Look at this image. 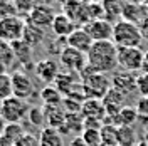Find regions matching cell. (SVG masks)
Returning a JSON list of instances; mask_svg holds the SVG:
<instances>
[{
  "instance_id": "cell-1",
  "label": "cell",
  "mask_w": 148,
  "mask_h": 146,
  "mask_svg": "<svg viewBox=\"0 0 148 146\" xmlns=\"http://www.w3.org/2000/svg\"><path fill=\"white\" fill-rule=\"evenodd\" d=\"M86 59H88V69L92 72H114L118 67V47L114 46L113 40L92 42L91 49L86 54Z\"/></svg>"
},
{
  "instance_id": "cell-2",
  "label": "cell",
  "mask_w": 148,
  "mask_h": 146,
  "mask_svg": "<svg viewBox=\"0 0 148 146\" xmlns=\"http://www.w3.org/2000/svg\"><path fill=\"white\" fill-rule=\"evenodd\" d=\"M81 86L86 99H103L106 96V92L111 89V79L106 74L92 72L88 67L81 72Z\"/></svg>"
},
{
  "instance_id": "cell-3",
  "label": "cell",
  "mask_w": 148,
  "mask_h": 146,
  "mask_svg": "<svg viewBox=\"0 0 148 146\" xmlns=\"http://www.w3.org/2000/svg\"><path fill=\"white\" fill-rule=\"evenodd\" d=\"M113 42L116 47H140L143 37L140 27L128 20H118L113 25Z\"/></svg>"
},
{
  "instance_id": "cell-4",
  "label": "cell",
  "mask_w": 148,
  "mask_h": 146,
  "mask_svg": "<svg viewBox=\"0 0 148 146\" xmlns=\"http://www.w3.org/2000/svg\"><path fill=\"white\" fill-rule=\"evenodd\" d=\"M29 111H30V106L27 101L12 96L9 99L2 101L0 118L7 121L9 124H20V121H24L29 116Z\"/></svg>"
},
{
  "instance_id": "cell-5",
  "label": "cell",
  "mask_w": 148,
  "mask_h": 146,
  "mask_svg": "<svg viewBox=\"0 0 148 146\" xmlns=\"http://www.w3.org/2000/svg\"><path fill=\"white\" fill-rule=\"evenodd\" d=\"M145 52L141 47H118V67L126 72H141Z\"/></svg>"
},
{
  "instance_id": "cell-6",
  "label": "cell",
  "mask_w": 148,
  "mask_h": 146,
  "mask_svg": "<svg viewBox=\"0 0 148 146\" xmlns=\"http://www.w3.org/2000/svg\"><path fill=\"white\" fill-rule=\"evenodd\" d=\"M25 24L27 22L17 17V15L0 17V40H5V42H10V44L22 40Z\"/></svg>"
},
{
  "instance_id": "cell-7",
  "label": "cell",
  "mask_w": 148,
  "mask_h": 146,
  "mask_svg": "<svg viewBox=\"0 0 148 146\" xmlns=\"http://www.w3.org/2000/svg\"><path fill=\"white\" fill-rule=\"evenodd\" d=\"M59 62L61 65L64 67L67 72H73V74H81L88 67V59H86V54L76 50L73 47L64 46V49L61 50L59 54Z\"/></svg>"
},
{
  "instance_id": "cell-8",
  "label": "cell",
  "mask_w": 148,
  "mask_h": 146,
  "mask_svg": "<svg viewBox=\"0 0 148 146\" xmlns=\"http://www.w3.org/2000/svg\"><path fill=\"white\" fill-rule=\"evenodd\" d=\"M113 25L114 24H111L106 18H96L83 27L89 34L92 42H99V40H113Z\"/></svg>"
},
{
  "instance_id": "cell-9",
  "label": "cell",
  "mask_w": 148,
  "mask_h": 146,
  "mask_svg": "<svg viewBox=\"0 0 148 146\" xmlns=\"http://www.w3.org/2000/svg\"><path fill=\"white\" fill-rule=\"evenodd\" d=\"M12 87H14V96L18 98V99L27 101L36 94L34 82L30 81V77L24 72H17L15 71L12 74Z\"/></svg>"
},
{
  "instance_id": "cell-10",
  "label": "cell",
  "mask_w": 148,
  "mask_h": 146,
  "mask_svg": "<svg viewBox=\"0 0 148 146\" xmlns=\"http://www.w3.org/2000/svg\"><path fill=\"white\" fill-rule=\"evenodd\" d=\"M54 9L51 5H39V7H34L29 14V22L36 27L46 29V27H52V22L56 18Z\"/></svg>"
},
{
  "instance_id": "cell-11",
  "label": "cell",
  "mask_w": 148,
  "mask_h": 146,
  "mask_svg": "<svg viewBox=\"0 0 148 146\" xmlns=\"http://www.w3.org/2000/svg\"><path fill=\"white\" fill-rule=\"evenodd\" d=\"M136 79H138V74L120 71V72L113 74V77H111V87H114L116 91H120L128 96V94L136 91Z\"/></svg>"
},
{
  "instance_id": "cell-12",
  "label": "cell",
  "mask_w": 148,
  "mask_h": 146,
  "mask_svg": "<svg viewBox=\"0 0 148 146\" xmlns=\"http://www.w3.org/2000/svg\"><path fill=\"white\" fill-rule=\"evenodd\" d=\"M101 101L104 109H106V116H114L126 106V94H123V92L116 91L114 87H111Z\"/></svg>"
},
{
  "instance_id": "cell-13",
  "label": "cell",
  "mask_w": 148,
  "mask_h": 146,
  "mask_svg": "<svg viewBox=\"0 0 148 146\" xmlns=\"http://www.w3.org/2000/svg\"><path fill=\"white\" fill-rule=\"evenodd\" d=\"M66 46L73 47V49L83 52V54H88V50L92 46V39L84 30V27H76L74 32H71V35L66 39Z\"/></svg>"
},
{
  "instance_id": "cell-14",
  "label": "cell",
  "mask_w": 148,
  "mask_h": 146,
  "mask_svg": "<svg viewBox=\"0 0 148 146\" xmlns=\"http://www.w3.org/2000/svg\"><path fill=\"white\" fill-rule=\"evenodd\" d=\"M34 71H36L37 77L42 82L52 84V82L56 81V77L59 76V65H57V62L52 61V59H40L36 64Z\"/></svg>"
},
{
  "instance_id": "cell-15",
  "label": "cell",
  "mask_w": 148,
  "mask_h": 146,
  "mask_svg": "<svg viewBox=\"0 0 148 146\" xmlns=\"http://www.w3.org/2000/svg\"><path fill=\"white\" fill-rule=\"evenodd\" d=\"M147 9L148 7H145L143 3H138V2H126L125 3V9H123L121 18L140 25L147 18Z\"/></svg>"
},
{
  "instance_id": "cell-16",
  "label": "cell",
  "mask_w": 148,
  "mask_h": 146,
  "mask_svg": "<svg viewBox=\"0 0 148 146\" xmlns=\"http://www.w3.org/2000/svg\"><path fill=\"white\" fill-rule=\"evenodd\" d=\"M81 116L84 119H99L104 121L106 118V109L103 106L101 99H86L81 106Z\"/></svg>"
},
{
  "instance_id": "cell-17",
  "label": "cell",
  "mask_w": 148,
  "mask_h": 146,
  "mask_svg": "<svg viewBox=\"0 0 148 146\" xmlns=\"http://www.w3.org/2000/svg\"><path fill=\"white\" fill-rule=\"evenodd\" d=\"M76 27L77 25L66 15L64 12L62 14H57L54 18V22H52V32L57 37H61V39H67V37L71 35V32H74Z\"/></svg>"
},
{
  "instance_id": "cell-18",
  "label": "cell",
  "mask_w": 148,
  "mask_h": 146,
  "mask_svg": "<svg viewBox=\"0 0 148 146\" xmlns=\"http://www.w3.org/2000/svg\"><path fill=\"white\" fill-rule=\"evenodd\" d=\"M12 49H14V54H15V61L22 67H30L32 65V47L29 46L27 42H24V40L12 42Z\"/></svg>"
},
{
  "instance_id": "cell-19",
  "label": "cell",
  "mask_w": 148,
  "mask_h": 146,
  "mask_svg": "<svg viewBox=\"0 0 148 146\" xmlns=\"http://www.w3.org/2000/svg\"><path fill=\"white\" fill-rule=\"evenodd\" d=\"M39 146H64L62 133L56 128H44L39 136Z\"/></svg>"
},
{
  "instance_id": "cell-20",
  "label": "cell",
  "mask_w": 148,
  "mask_h": 146,
  "mask_svg": "<svg viewBox=\"0 0 148 146\" xmlns=\"http://www.w3.org/2000/svg\"><path fill=\"white\" fill-rule=\"evenodd\" d=\"M125 3H126V0H101L104 18L110 20V22H111V18H120L123 15Z\"/></svg>"
},
{
  "instance_id": "cell-21",
  "label": "cell",
  "mask_w": 148,
  "mask_h": 146,
  "mask_svg": "<svg viewBox=\"0 0 148 146\" xmlns=\"http://www.w3.org/2000/svg\"><path fill=\"white\" fill-rule=\"evenodd\" d=\"M22 40L27 42L30 47H36V46H39V44H42V40H44V29L36 27V25H32L30 22H27V24H25V29H24Z\"/></svg>"
},
{
  "instance_id": "cell-22",
  "label": "cell",
  "mask_w": 148,
  "mask_h": 146,
  "mask_svg": "<svg viewBox=\"0 0 148 146\" xmlns=\"http://www.w3.org/2000/svg\"><path fill=\"white\" fill-rule=\"evenodd\" d=\"M40 99L44 102V106L52 108V106H61L62 101H64V96L57 91L54 86H46L40 92Z\"/></svg>"
},
{
  "instance_id": "cell-23",
  "label": "cell",
  "mask_w": 148,
  "mask_h": 146,
  "mask_svg": "<svg viewBox=\"0 0 148 146\" xmlns=\"http://www.w3.org/2000/svg\"><path fill=\"white\" fill-rule=\"evenodd\" d=\"M138 143V133L135 126L118 128V146H135Z\"/></svg>"
},
{
  "instance_id": "cell-24",
  "label": "cell",
  "mask_w": 148,
  "mask_h": 146,
  "mask_svg": "<svg viewBox=\"0 0 148 146\" xmlns=\"http://www.w3.org/2000/svg\"><path fill=\"white\" fill-rule=\"evenodd\" d=\"M15 62L17 61H15V54H14L12 44L5 42V40H0V64L5 69H10V67H14Z\"/></svg>"
},
{
  "instance_id": "cell-25",
  "label": "cell",
  "mask_w": 148,
  "mask_h": 146,
  "mask_svg": "<svg viewBox=\"0 0 148 146\" xmlns=\"http://www.w3.org/2000/svg\"><path fill=\"white\" fill-rule=\"evenodd\" d=\"M24 129L20 128V124H7L3 126V134H2V139H10V145L15 146L20 138L24 136Z\"/></svg>"
},
{
  "instance_id": "cell-26",
  "label": "cell",
  "mask_w": 148,
  "mask_h": 146,
  "mask_svg": "<svg viewBox=\"0 0 148 146\" xmlns=\"http://www.w3.org/2000/svg\"><path fill=\"white\" fill-rule=\"evenodd\" d=\"M14 96V87H12V76L7 72L0 74V101H5Z\"/></svg>"
},
{
  "instance_id": "cell-27",
  "label": "cell",
  "mask_w": 148,
  "mask_h": 146,
  "mask_svg": "<svg viewBox=\"0 0 148 146\" xmlns=\"http://www.w3.org/2000/svg\"><path fill=\"white\" fill-rule=\"evenodd\" d=\"M81 138L88 146H101L103 138H101V129H84L81 133Z\"/></svg>"
},
{
  "instance_id": "cell-28",
  "label": "cell",
  "mask_w": 148,
  "mask_h": 146,
  "mask_svg": "<svg viewBox=\"0 0 148 146\" xmlns=\"http://www.w3.org/2000/svg\"><path fill=\"white\" fill-rule=\"evenodd\" d=\"M135 108H136V113H138V121L148 126V96H140Z\"/></svg>"
},
{
  "instance_id": "cell-29",
  "label": "cell",
  "mask_w": 148,
  "mask_h": 146,
  "mask_svg": "<svg viewBox=\"0 0 148 146\" xmlns=\"http://www.w3.org/2000/svg\"><path fill=\"white\" fill-rule=\"evenodd\" d=\"M136 91L140 96H148V72H140L136 79Z\"/></svg>"
},
{
  "instance_id": "cell-30",
  "label": "cell",
  "mask_w": 148,
  "mask_h": 146,
  "mask_svg": "<svg viewBox=\"0 0 148 146\" xmlns=\"http://www.w3.org/2000/svg\"><path fill=\"white\" fill-rule=\"evenodd\" d=\"M42 111L44 109H40V108H32V109L29 111V119H30V123L40 126V124L44 123V119H46V116H44Z\"/></svg>"
},
{
  "instance_id": "cell-31",
  "label": "cell",
  "mask_w": 148,
  "mask_h": 146,
  "mask_svg": "<svg viewBox=\"0 0 148 146\" xmlns=\"http://www.w3.org/2000/svg\"><path fill=\"white\" fill-rule=\"evenodd\" d=\"M15 146H39V139H36L32 134H27V133H25V134L15 143Z\"/></svg>"
},
{
  "instance_id": "cell-32",
  "label": "cell",
  "mask_w": 148,
  "mask_h": 146,
  "mask_svg": "<svg viewBox=\"0 0 148 146\" xmlns=\"http://www.w3.org/2000/svg\"><path fill=\"white\" fill-rule=\"evenodd\" d=\"M138 27H140V32H141L143 40H148V18H145V20L140 24Z\"/></svg>"
},
{
  "instance_id": "cell-33",
  "label": "cell",
  "mask_w": 148,
  "mask_h": 146,
  "mask_svg": "<svg viewBox=\"0 0 148 146\" xmlns=\"http://www.w3.org/2000/svg\"><path fill=\"white\" fill-rule=\"evenodd\" d=\"M69 146H88V145L84 143V139L81 136H76L74 139H71V145Z\"/></svg>"
},
{
  "instance_id": "cell-34",
  "label": "cell",
  "mask_w": 148,
  "mask_h": 146,
  "mask_svg": "<svg viewBox=\"0 0 148 146\" xmlns=\"http://www.w3.org/2000/svg\"><path fill=\"white\" fill-rule=\"evenodd\" d=\"M141 72H148V50L143 55V65H141Z\"/></svg>"
},
{
  "instance_id": "cell-35",
  "label": "cell",
  "mask_w": 148,
  "mask_h": 146,
  "mask_svg": "<svg viewBox=\"0 0 148 146\" xmlns=\"http://www.w3.org/2000/svg\"><path fill=\"white\" fill-rule=\"evenodd\" d=\"M84 3H88V5H89V3H99V2H101V0H83Z\"/></svg>"
},
{
  "instance_id": "cell-36",
  "label": "cell",
  "mask_w": 148,
  "mask_h": 146,
  "mask_svg": "<svg viewBox=\"0 0 148 146\" xmlns=\"http://www.w3.org/2000/svg\"><path fill=\"white\" fill-rule=\"evenodd\" d=\"M135 146H148V143L145 141V139H141V141H138V143H136Z\"/></svg>"
},
{
  "instance_id": "cell-37",
  "label": "cell",
  "mask_w": 148,
  "mask_h": 146,
  "mask_svg": "<svg viewBox=\"0 0 148 146\" xmlns=\"http://www.w3.org/2000/svg\"><path fill=\"white\" fill-rule=\"evenodd\" d=\"M143 139H145V141L148 143V126L145 128V133H143Z\"/></svg>"
},
{
  "instance_id": "cell-38",
  "label": "cell",
  "mask_w": 148,
  "mask_h": 146,
  "mask_svg": "<svg viewBox=\"0 0 148 146\" xmlns=\"http://www.w3.org/2000/svg\"><path fill=\"white\" fill-rule=\"evenodd\" d=\"M140 3H143L145 7H148V0H140Z\"/></svg>"
},
{
  "instance_id": "cell-39",
  "label": "cell",
  "mask_w": 148,
  "mask_h": 146,
  "mask_svg": "<svg viewBox=\"0 0 148 146\" xmlns=\"http://www.w3.org/2000/svg\"><path fill=\"white\" fill-rule=\"evenodd\" d=\"M59 2H61V3H66V2H69V0H59Z\"/></svg>"
},
{
  "instance_id": "cell-40",
  "label": "cell",
  "mask_w": 148,
  "mask_h": 146,
  "mask_svg": "<svg viewBox=\"0 0 148 146\" xmlns=\"http://www.w3.org/2000/svg\"><path fill=\"white\" fill-rule=\"evenodd\" d=\"M147 18H148V9H147Z\"/></svg>"
},
{
  "instance_id": "cell-41",
  "label": "cell",
  "mask_w": 148,
  "mask_h": 146,
  "mask_svg": "<svg viewBox=\"0 0 148 146\" xmlns=\"http://www.w3.org/2000/svg\"><path fill=\"white\" fill-rule=\"evenodd\" d=\"M15 2H17V0H15Z\"/></svg>"
}]
</instances>
